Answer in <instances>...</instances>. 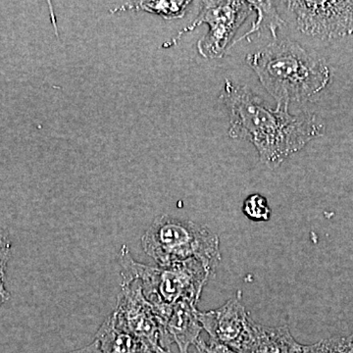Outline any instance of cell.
I'll list each match as a JSON object with an SVG mask.
<instances>
[{"label":"cell","instance_id":"1","mask_svg":"<svg viewBox=\"0 0 353 353\" xmlns=\"http://www.w3.org/2000/svg\"><path fill=\"white\" fill-rule=\"evenodd\" d=\"M221 99L229 116L230 138L252 143L260 161L270 169L325 132L315 114H292L280 104L272 108L250 88L230 80L225 81Z\"/></svg>","mask_w":353,"mask_h":353},{"label":"cell","instance_id":"7","mask_svg":"<svg viewBox=\"0 0 353 353\" xmlns=\"http://www.w3.org/2000/svg\"><path fill=\"white\" fill-rule=\"evenodd\" d=\"M112 315L120 329L138 338L153 352L171 353L162 347L159 323L139 281H123Z\"/></svg>","mask_w":353,"mask_h":353},{"label":"cell","instance_id":"16","mask_svg":"<svg viewBox=\"0 0 353 353\" xmlns=\"http://www.w3.org/2000/svg\"><path fill=\"white\" fill-rule=\"evenodd\" d=\"M11 253V241L6 231L0 228V279L4 280L7 263Z\"/></svg>","mask_w":353,"mask_h":353},{"label":"cell","instance_id":"6","mask_svg":"<svg viewBox=\"0 0 353 353\" xmlns=\"http://www.w3.org/2000/svg\"><path fill=\"white\" fill-rule=\"evenodd\" d=\"M297 30L321 41L353 34V1H285Z\"/></svg>","mask_w":353,"mask_h":353},{"label":"cell","instance_id":"12","mask_svg":"<svg viewBox=\"0 0 353 353\" xmlns=\"http://www.w3.org/2000/svg\"><path fill=\"white\" fill-rule=\"evenodd\" d=\"M190 1H132L126 2L117 8L110 10L111 13H120L124 11H143L152 13L165 20L179 19L185 16Z\"/></svg>","mask_w":353,"mask_h":353},{"label":"cell","instance_id":"18","mask_svg":"<svg viewBox=\"0 0 353 353\" xmlns=\"http://www.w3.org/2000/svg\"><path fill=\"white\" fill-rule=\"evenodd\" d=\"M66 353H102L101 347H99V341L94 340L92 341L90 345H87V347H83L80 348V350H73L71 352Z\"/></svg>","mask_w":353,"mask_h":353},{"label":"cell","instance_id":"3","mask_svg":"<svg viewBox=\"0 0 353 353\" xmlns=\"http://www.w3.org/2000/svg\"><path fill=\"white\" fill-rule=\"evenodd\" d=\"M119 262L123 281H139L143 296L154 310L160 329L179 301L199 303L203 288L214 274L196 259L167 266L139 263L132 259L127 245L122 246Z\"/></svg>","mask_w":353,"mask_h":353},{"label":"cell","instance_id":"14","mask_svg":"<svg viewBox=\"0 0 353 353\" xmlns=\"http://www.w3.org/2000/svg\"><path fill=\"white\" fill-rule=\"evenodd\" d=\"M243 213L253 222H267L270 220L272 210L266 197L252 194L243 201Z\"/></svg>","mask_w":353,"mask_h":353},{"label":"cell","instance_id":"2","mask_svg":"<svg viewBox=\"0 0 353 353\" xmlns=\"http://www.w3.org/2000/svg\"><path fill=\"white\" fill-rule=\"evenodd\" d=\"M245 60L265 90L285 108L310 101L331 80L326 62L290 39L274 41Z\"/></svg>","mask_w":353,"mask_h":353},{"label":"cell","instance_id":"9","mask_svg":"<svg viewBox=\"0 0 353 353\" xmlns=\"http://www.w3.org/2000/svg\"><path fill=\"white\" fill-rule=\"evenodd\" d=\"M197 303L192 301H182L176 303L170 316L162 325V347L170 352L171 343H175L179 353H189L190 347L199 340L202 330L199 321Z\"/></svg>","mask_w":353,"mask_h":353},{"label":"cell","instance_id":"21","mask_svg":"<svg viewBox=\"0 0 353 353\" xmlns=\"http://www.w3.org/2000/svg\"><path fill=\"white\" fill-rule=\"evenodd\" d=\"M350 336H352V341H353V334H350Z\"/></svg>","mask_w":353,"mask_h":353},{"label":"cell","instance_id":"4","mask_svg":"<svg viewBox=\"0 0 353 353\" xmlns=\"http://www.w3.org/2000/svg\"><path fill=\"white\" fill-rule=\"evenodd\" d=\"M141 246L158 266L196 259L215 273L220 264V240L204 225L192 221L158 216L141 236Z\"/></svg>","mask_w":353,"mask_h":353},{"label":"cell","instance_id":"11","mask_svg":"<svg viewBox=\"0 0 353 353\" xmlns=\"http://www.w3.org/2000/svg\"><path fill=\"white\" fill-rule=\"evenodd\" d=\"M102 353H143L145 345L116 325L112 313L104 320L95 334Z\"/></svg>","mask_w":353,"mask_h":353},{"label":"cell","instance_id":"17","mask_svg":"<svg viewBox=\"0 0 353 353\" xmlns=\"http://www.w3.org/2000/svg\"><path fill=\"white\" fill-rule=\"evenodd\" d=\"M194 353H238L231 348L220 345L213 341H205L199 339L194 345Z\"/></svg>","mask_w":353,"mask_h":353},{"label":"cell","instance_id":"8","mask_svg":"<svg viewBox=\"0 0 353 353\" xmlns=\"http://www.w3.org/2000/svg\"><path fill=\"white\" fill-rule=\"evenodd\" d=\"M199 317L211 341L243 353L253 319L240 299L234 297L219 308L199 312Z\"/></svg>","mask_w":353,"mask_h":353},{"label":"cell","instance_id":"13","mask_svg":"<svg viewBox=\"0 0 353 353\" xmlns=\"http://www.w3.org/2000/svg\"><path fill=\"white\" fill-rule=\"evenodd\" d=\"M250 4L252 11L256 13L257 18L253 23L252 29L245 34V39H250L252 34L260 32L263 29H268L274 41H277L278 31L285 25V22L278 13L275 2L250 1Z\"/></svg>","mask_w":353,"mask_h":353},{"label":"cell","instance_id":"19","mask_svg":"<svg viewBox=\"0 0 353 353\" xmlns=\"http://www.w3.org/2000/svg\"><path fill=\"white\" fill-rule=\"evenodd\" d=\"M9 292L6 289L4 285V280L0 279V306L2 305L6 301H8Z\"/></svg>","mask_w":353,"mask_h":353},{"label":"cell","instance_id":"5","mask_svg":"<svg viewBox=\"0 0 353 353\" xmlns=\"http://www.w3.org/2000/svg\"><path fill=\"white\" fill-rule=\"evenodd\" d=\"M252 13L250 1H204L196 19L179 32L172 41L176 43L185 32L194 31L202 24L209 27L204 38L197 43V50L206 59H220L226 54L234 43V37L241 26Z\"/></svg>","mask_w":353,"mask_h":353},{"label":"cell","instance_id":"15","mask_svg":"<svg viewBox=\"0 0 353 353\" xmlns=\"http://www.w3.org/2000/svg\"><path fill=\"white\" fill-rule=\"evenodd\" d=\"M301 353H353L352 336L333 338L311 345H303Z\"/></svg>","mask_w":353,"mask_h":353},{"label":"cell","instance_id":"10","mask_svg":"<svg viewBox=\"0 0 353 353\" xmlns=\"http://www.w3.org/2000/svg\"><path fill=\"white\" fill-rule=\"evenodd\" d=\"M303 348L287 326H265L252 320L250 338L243 353H301Z\"/></svg>","mask_w":353,"mask_h":353},{"label":"cell","instance_id":"20","mask_svg":"<svg viewBox=\"0 0 353 353\" xmlns=\"http://www.w3.org/2000/svg\"><path fill=\"white\" fill-rule=\"evenodd\" d=\"M143 353H154V352H153L152 350H150V348L148 347V345H145V350H143Z\"/></svg>","mask_w":353,"mask_h":353}]
</instances>
